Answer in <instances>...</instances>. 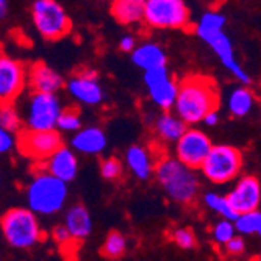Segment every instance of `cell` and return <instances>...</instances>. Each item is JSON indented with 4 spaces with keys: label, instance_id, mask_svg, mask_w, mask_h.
<instances>
[{
    "label": "cell",
    "instance_id": "6da1fadb",
    "mask_svg": "<svg viewBox=\"0 0 261 261\" xmlns=\"http://www.w3.org/2000/svg\"><path fill=\"white\" fill-rule=\"evenodd\" d=\"M216 108H219V91L211 77L189 75L178 83L172 110L186 125L200 124L203 116Z\"/></svg>",
    "mask_w": 261,
    "mask_h": 261
},
{
    "label": "cell",
    "instance_id": "7a4b0ae2",
    "mask_svg": "<svg viewBox=\"0 0 261 261\" xmlns=\"http://www.w3.org/2000/svg\"><path fill=\"white\" fill-rule=\"evenodd\" d=\"M153 175L168 197L180 205H191L200 193V178L196 169L171 155L155 160Z\"/></svg>",
    "mask_w": 261,
    "mask_h": 261
},
{
    "label": "cell",
    "instance_id": "3957f363",
    "mask_svg": "<svg viewBox=\"0 0 261 261\" xmlns=\"http://www.w3.org/2000/svg\"><path fill=\"white\" fill-rule=\"evenodd\" d=\"M67 183L45 169H39L25 189L29 208L36 216H54L60 213L67 200Z\"/></svg>",
    "mask_w": 261,
    "mask_h": 261
},
{
    "label": "cell",
    "instance_id": "277c9868",
    "mask_svg": "<svg viewBox=\"0 0 261 261\" xmlns=\"http://www.w3.org/2000/svg\"><path fill=\"white\" fill-rule=\"evenodd\" d=\"M0 230L5 241L11 247L20 250H29L38 246L44 238L38 216L30 208L22 206L8 210L0 218Z\"/></svg>",
    "mask_w": 261,
    "mask_h": 261
},
{
    "label": "cell",
    "instance_id": "5b68a950",
    "mask_svg": "<svg viewBox=\"0 0 261 261\" xmlns=\"http://www.w3.org/2000/svg\"><path fill=\"white\" fill-rule=\"evenodd\" d=\"M243 164L244 158L240 149L227 144H213L199 171L213 185H227L241 175Z\"/></svg>",
    "mask_w": 261,
    "mask_h": 261
},
{
    "label": "cell",
    "instance_id": "8992f818",
    "mask_svg": "<svg viewBox=\"0 0 261 261\" xmlns=\"http://www.w3.org/2000/svg\"><path fill=\"white\" fill-rule=\"evenodd\" d=\"M142 22L153 30H185L191 23V11L185 0H144Z\"/></svg>",
    "mask_w": 261,
    "mask_h": 261
},
{
    "label": "cell",
    "instance_id": "52a82bcc",
    "mask_svg": "<svg viewBox=\"0 0 261 261\" xmlns=\"http://www.w3.org/2000/svg\"><path fill=\"white\" fill-rule=\"evenodd\" d=\"M32 20L36 32L47 41L66 38L72 30V22L57 0H35Z\"/></svg>",
    "mask_w": 261,
    "mask_h": 261
},
{
    "label": "cell",
    "instance_id": "ba28073f",
    "mask_svg": "<svg viewBox=\"0 0 261 261\" xmlns=\"http://www.w3.org/2000/svg\"><path fill=\"white\" fill-rule=\"evenodd\" d=\"M61 110L58 92L32 91L25 102L22 122L27 130H54Z\"/></svg>",
    "mask_w": 261,
    "mask_h": 261
},
{
    "label": "cell",
    "instance_id": "9c48e42d",
    "mask_svg": "<svg viewBox=\"0 0 261 261\" xmlns=\"http://www.w3.org/2000/svg\"><path fill=\"white\" fill-rule=\"evenodd\" d=\"M63 144L61 133L54 130H27L22 128L17 133L16 147L22 155L32 158L36 163H42L52 152Z\"/></svg>",
    "mask_w": 261,
    "mask_h": 261
},
{
    "label": "cell",
    "instance_id": "30bf717a",
    "mask_svg": "<svg viewBox=\"0 0 261 261\" xmlns=\"http://www.w3.org/2000/svg\"><path fill=\"white\" fill-rule=\"evenodd\" d=\"M144 85L155 107L163 111L172 110L177 97L178 83L172 79L168 66L164 64L144 70Z\"/></svg>",
    "mask_w": 261,
    "mask_h": 261
},
{
    "label": "cell",
    "instance_id": "8fae6325",
    "mask_svg": "<svg viewBox=\"0 0 261 261\" xmlns=\"http://www.w3.org/2000/svg\"><path fill=\"white\" fill-rule=\"evenodd\" d=\"M27 86V67L22 61L0 54V105L14 103Z\"/></svg>",
    "mask_w": 261,
    "mask_h": 261
},
{
    "label": "cell",
    "instance_id": "7c38bea8",
    "mask_svg": "<svg viewBox=\"0 0 261 261\" xmlns=\"http://www.w3.org/2000/svg\"><path fill=\"white\" fill-rule=\"evenodd\" d=\"M175 144V158L183 164L199 171L202 161L210 152L213 142L210 136L199 128H188L181 133V136L174 142Z\"/></svg>",
    "mask_w": 261,
    "mask_h": 261
},
{
    "label": "cell",
    "instance_id": "4fadbf2b",
    "mask_svg": "<svg viewBox=\"0 0 261 261\" xmlns=\"http://www.w3.org/2000/svg\"><path fill=\"white\" fill-rule=\"evenodd\" d=\"M66 89L77 103L86 107H97L105 99V91L100 85L99 75L92 69L82 70L70 77L66 83Z\"/></svg>",
    "mask_w": 261,
    "mask_h": 261
},
{
    "label": "cell",
    "instance_id": "5bb4252c",
    "mask_svg": "<svg viewBox=\"0 0 261 261\" xmlns=\"http://www.w3.org/2000/svg\"><path fill=\"white\" fill-rule=\"evenodd\" d=\"M210 49L216 54V57L219 58V61L222 63V66L230 70L231 75L238 80L243 85H250V77L246 70L243 69V66L240 64V61L236 60L234 55V47L233 42L230 39V36L224 32V30H218L208 33L205 36L200 38Z\"/></svg>",
    "mask_w": 261,
    "mask_h": 261
},
{
    "label": "cell",
    "instance_id": "9a60e30c",
    "mask_svg": "<svg viewBox=\"0 0 261 261\" xmlns=\"http://www.w3.org/2000/svg\"><path fill=\"white\" fill-rule=\"evenodd\" d=\"M227 199L236 213L258 210L261 203V185L255 175H238Z\"/></svg>",
    "mask_w": 261,
    "mask_h": 261
},
{
    "label": "cell",
    "instance_id": "2e32d148",
    "mask_svg": "<svg viewBox=\"0 0 261 261\" xmlns=\"http://www.w3.org/2000/svg\"><path fill=\"white\" fill-rule=\"evenodd\" d=\"M41 166L42 169L66 183L74 181L79 175V158L72 149L66 147L64 144H61L55 152L47 156L41 163Z\"/></svg>",
    "mask_w": 261,
    "mask_h": 261
},
{
    "label": "cell",
    "instance_id": "e0dca14e",
    "mask_svg": "<svg viewBox=\"0 0 261 261\" xmlns=\"http://www.w3.org/2000/svg\"><path fill=\"white\" fill-rule=\"evenodd\" d=\"M107 144L108 139L105 132L96 125H82L70 138V149L83 155H100L107 149Z\"/></svg>",
    "mask_w": 261,
    "mask_h": 261
},
{
    "label": "cell",
    "instance_id": "ac0fdd59",
    "mask_svg": "<svg viewBox=\"0 0 261 261\" xmlns=\"http://www.w3.org/2000/svg\"><path fill=\"white\" fill-rule=\"evenodd\" d=\"M27 85H30L32 91L58 92L64 88V79L49 64L35 63L27 70Z\"/></svg>",
    "mask_w": 261,
    "mask_h": 261
},
{
    "label": "cell",
    "instance_id": "d6986e66",
    "mask_svg": "<svg viewBox=\"0 0 261 261\" xmlns=\"http://www.w3.org/2000/svg\"><path fill=\"white\" fill-rule=\"evenodd\" d=\"M66 230L69 231L70 238L75 243L85 241L88 236L92 233V218L91 213L88 211L86 206L83 205H72L64 216V224Z\"/></svg>",
    "mask_w": 261,
    "mask_h": 261
},
{
    "label": "cell",
    "instance_id": "ffe728a7",
    "mask_svg": "<svg viewBox=\"0 0 261 261\" xmlns=\"http://www.w3.org/2000/svg\"><path fill=\"white\" fill-rule=\"evenodd\" d=\"M155 156L144 146H130L125 152V166L139 180H149L153 175Z\"/></svg>",
    "mask_w": 261,
    "mask_h": 261
},
{
    "label": "cell",
    "instance_id": "44dd1931",
    "mask_svg": "<svg viewBox=\"0 0 261 261\" xmlns=\"http://www.w3.org/2000/svg\"><path fill=\"white\" fill-rule=\"evenodd\" d=\"M130 55H132L133 64L142 70L168 64V55H166V50L160 44L152 42V41L136 44V47L130 52Z\"/></svg>",
    "mask_w": 261,
    "mask_h": 261
},
{
    "label": "cell",
    "instance_id": "7402d4cb",
    "mask_svg": "<svg viewBox=\"0 0 261 261\" xmlns=\"http://www.w3.org/2000/svg\"><path fill=\"white\" fill-rule=\"evenodd\" d=\"M186 124L180 119L175 113L163 111L155 121V135L163 142V144H174V142L181 136V133L186 130Z\"/></svg>",
    "mask_w": 261,
    "mask_h": 261
},
{
    "label": "cell",
    "instance_id": "603a6c76",
    "mask_svg": "<svg viewBox=\"0 0 261 261\" xmlns=\"http://www.w3.org/2000/svg\"><path fill=\"white\" fill-rule=\"evenodd\" d=\"M255 105H256L255 92L249 88V85H243V83L233 88L227 99V111L233 117H236V119L249 116L255 108Z\"/></svg>",
    "mask_w": 261,
    "mask_h": 261
},
{
    "label": "cell",
    "instance_id": "cb8c5ba5",
    "mask_svg": "<svg viewBox=\"0 0 261 261\" xmlns=\"http://www.w3.org/2000/svg\"><path fill=\"white\" fill-rule=\"evenodd\" d=\"M111 14L121 25H138L144 14V0H111Z\"/></svg>",
    "mask_w": 261,
    "mask_h": 261
},
{
    "label": "cell",
    "instance_id": "d4e9b609",
    "mask_svg": "<svg viewBox=\"0 0 261 261\" xmlns=\"http://www.w3.org/2000/svg\"><path fill=\"white\" fill-rule=\"evenodd\" d=\"M234 230L241 236H252L261 233V213L259 210L238 213L233 219Z\"/></svg>",
    "mask_w": 261,
    "mask_h": 261
},
{
    "label": "cell",
    "instance_id": "484cf974",
    "mask_svg": "<svg viewBox=\"0 0 261 261\" xmlns=\"http://www.w3.org/2000/svg\"><path fill=\"white\" fill-rule=\"evenodd\" d=\"M225 23H227V17L224 16V13H221L218 10H208L199 17L196 27H194V32L199 38H202L208 33L224 30Z\"/></svg>",
    "mask_w": 261,
    "mask_h": 261
},
{
    "label": "cell",
    "instance_id": "4316f807",
    "mask_svg": "<svg viewBox=\"0 0 261 261\" xmlns=\"http://www.w3.org/2000/svg\"><path fill=\"white\" fill-rule=\"evenodd\" d=\"M202 200H203V205L210 211L216 213V215H219L224 219L233 221L236 218V215H238V213L233 210V206L230 205L227 196H221V194H216V193H205Z\"/></svg>",
    "mask_w": 261,
    "mask_h": 261
},
{
    "label": "cell",
    "instance_id": "83f0119b",
    "mask_svg": "<svg viewBox=\"0 0 261 261\" xmlns=\"http://www.w3.org/2000/svg\"><path fill=\"white\" fill-rule=\"evenodd\" d=\"M127 252V238L121 231H111L102 246V255L110 259L122 258Z\"/></svg>",
    "mask_w": 261,
    "mask_h": 261
},
{
    "label": "cell",
    "instance_id": "f1b7e54d",
    "mask_svg": "<svg viewBox=\"0 0 261 261\" xmlns=\"http://www.w3.org/2000/svg\"><path fill=\"white\" fill-rule=\"evenodd\" d=\"M22 116L14 103L0 105V127H4L13 133H19L22 130Z\"/></svg>",
    "mask_w": 261,
    "mask_h": 261
},
{
    "label": "cell",
    "instance_id": "f546056e",
    "mask_svg": "<svg viewBox=\"0 0 261 261\" xmlns=\"http://www.w3.org/2000/svg\"><path fill=\"white\" fill-rule=\"evenodd\" d=\"M82 116L77 108H63L58 119H57V130L60 133H74L82 127Z\"/></svg>",
    "mask_w": 261,
    "mask_h": 261
},
{
    "label": "cell",
    "instance_id": "4dcf8cb0",
    "mask_svg": "<svg viewBox=\"0 0 261 261\" xmlns=\"http://www.w3.org/2000/svg\"><path fill=\"white\" fill-rule=\"evenodd\" d=\"M236 234V230H234V225H233V221L230 219H221L218 221L215 225L211 228V240L216 246L222 247L231 236Z\"/></svg>",
    "mask_w": 261,
    "mask_h": 261
},
{
    "label": "cell",
    "instance_id": "1f68e13d",
    "mask_svg": "<svg viewBox=\"0 0 261 261\" xmlns=\"http://www.w3.org/2000/svg\"><path fill=\"white\" fill-rule=\"evenodd\" d=\"M171 241L178 246L180 249H185V250H191L196 247L197 244V238H196V233L188 228V227H178V228H174L171 231Z\"/></svg>",
    "mask_w": 261,
    "mask_h": 261
},
{
    "label": "cell",
    "instance_id": "d6a6232c",
    "mask_svg": "<svg viewBox=\"0 0 261 261\" xmlns=\"http://www.w3.org/2000/svg\"><path fill=\"white\" fill-rule=\"evenodd\" d=\"M124 174V163L116 158V156H110L102 160L100 163V175L108 180V181H116L119 180Z\"/></svg>",
    "mask_w": 261,
    "mask_h": 261
},
{
    "label": "cell",
    "instance_id": "836d02e7",
    "mask_svg": "<svg viewBox=\"0 0 261 261\" xmlns=\"http://www.w3.org/2000/svg\"><path fill=\"white\" fill-rule=\"evenodd\" d=\"M222 249L228 256H241L246 252V241L241 234L236 233L222 246Z\"/></svg>",
    "mask_w": 261,
    "mask_h": 261
},
{
    "label": "cell",
    "instance_id": "e575fe53",
    "mask_svg": "<svg viewBox=\"0 0 261 261\" xmlns=\"http://www.w3.org/2000/svg\"><path fill=\"white\" fill-rule=\"evenodd\" d=\"M17 144V133L0 127V155L10 153Z\"/></svg>",
    "mask_w": 261,
    "mask_h": 261
},
{
    "label": "cell",
    "instance_id": "d590c367",
    "mask_svg": "<svg viewBox=\"0 0 261 261\" xmlns=\"http://www.w3.org/2000/svg\"><path fill=\"white\" fill-rule=\"evenodd\" d=\"M52 238H54V241H55L63 250H66V247H69L70 244H74V243H75L72 238H70V234H69V231L66 230L64 225H57V227L52 230Z\"/></svg>",
    "mask_w": 261,
    "mask_h": 261
},
{
    "label": "cell",
    "instance_id": "8d00e7d4",
    "mask_svg": "<svg viewBox=\"0 0 261 261\" xmlns=\"http://www.w3.org/2000/svg\"><path fill=\"white\" fill-rule=\"evenodd\" d=\"M136 44H138L136 36L132 35V33H127V35H124V36L121 38V41H119V49H121L122 52H125V54H130V52L135 49V47H136Z\"/></svg>",
    "mask_w": 261,
    "mask_h": 261
},
{
    "label": "cell",
    "instance_id": "74e56055",
    "mask_svg": "<svg viewBox=\"0 0 261 261\" xmlns=\"http://www.w3.org/2000/svg\"><path fill=\"white\" fill-rule=\"evenodd\" d=\"M202 122H203L206 127H215V125H218V122H219V113H218V108L208 111V113L203 116Z\"/></svg>",
    "mask_w": 261,
    "mask_h": 261
},
{
    "label": "cell",
    "instance_id": "f35d334b",
    "mask_svg": "<svg viewBox=\"0 0 261 261\" xmlns=\"http://www.w3.org/2000/svg\"><path fill=\"white\" fill-rule=\"evenodd\" d=\"M8 0H0V19H5L8 14Z\"/></svg>",
    "mask_w": 261,
    "mask_h": 261
}]
</instances>
